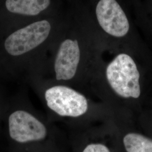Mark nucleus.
<instances>
[{
    "label": "nucleus",
    "mask_w": 152,
    "mask_h": 152,
    "mask_svg": "<svg viewBox=\"0 0 152 152\" xmlns=\"http://www.w3.org/2000/svg\"><path fill=\"white\" fill-rule=\"evenodd\" d=\"M45 98L49 108L61 116L77 117L85 114L88 109L86 98L64 86L49 88L45 92Z\"/></svg>",
    "instance_id": "2"
},
{
    "label": "nucleus",
    "mask_w": 152,
    "mask_h": 152,
    "mask_svg": "<svg viewBox=\"0 0 152 152\" xmlns=\"http://www.w3.org/2000/svg\"><path fill=\"white\" fill-rule=\"evenodd\" d=\"M124 144L127 152H152V140L139 134H127Z\"/></svg>",
    "instance_id": "8"
},
{
    "label": "nucleus",
    "mask_w": 152,
    "mask_h": 152,
    "mask_svg": "<svg viewBox=\"0 0 152 152\" xmlns=\"http://www.w3.org/2000/svg\"><path fill=\"white\" fill-rule=\"evenodd\" d=\"M51 28L50 23L44 20L16 31L6 39V51L12 56L27 53L44 42L49 36Z\"/></svg>",
    "instance_id": "3"
},
{
    "label": "nucleus",
    "mask_w": 152,
    "mask_h": 152,
    "mask_svg": "<svg viewBox=\"0 0 152 152\" xmlns=\"http://www.w3.org/2000/svg\"><path fill=\"white\" fill-rule=\"evenodd\" d=\"M106 76L110 87L120 96L135 99L140 96V74L129 55H118L108 65Z\"/></svg>",
    "instance_id": "1"
},
{
    "label": "nucleus",
    "mask_w": 152,
    "mask_h": 152,
    "mask_svg": "<svg viewBox=\"0 0 152 152\" xmlns=\"http://www.w3.org/2000/svg\"><path fill=\"white\" fill-rule=\"evenodd\" d=\"M80 59V50L77 40L67 39L61 45L55 61L56 79L68 81L76 75Z\"/></svg>",
    "instance_id": "6"
},
{
    "label": "nucleus",
    "mask_w": 152,
    "mask_h": 152,
    "mask_svg": "<svg viewBox=\"0 0 152 152\" xmlns=\"http://www.w3.org/2000/svg\"><path fill=\"white\" fill-rule=\"evenodd\" d=\"M50 2V0H6L5 5L12 13L34 16L46 10Z\"/></svg>",
    "instance_id": "7"
},
{
    "label": "nucleus",
    "mask_w": 152,
    "mask_h": 152,
    "mask_svg": "<svg viewBox=\"0 0 152 152\" xmlns=\"http://www.w3.org/2000/svg\"><path fill=\"white\" fill-rule=\"evenodd\" d=\"M9 127L11 138L21 143L42 140L47 134L45 125L24 110H17L10 115Z\"/></svg>",
    "instance_id": "4"
},
{
    "label": "nucleus",
    "mask_w": 152,
    "mask_h": 152,
    "mask_svg": "<svg viewBox=\"0 0 152 152\" xmlns=\"http://www.w3.org/2000/svg\"><path fill=\"white\" fill-rule=\"evenodd\" d=\"M82 152H110V151L103 144H91L88 145Z\"/></svg>",
    "instance_id": "9"
},
{
    "label": "nucleus",
    "mask_w": 152,
    "mask_h": 152,
    "mask_svg": "<svg viewBox=\"0 0 152 152\" xmlns=\"http://www.w3.org/2000/svg\"><path fill=\"white\" fill-rule=\"evenodd\" d=\"M96 14L100 26L109 34L121 37L129 32V20L115 0H100L96 6Z\"/></svg>",
    "instance_id": "5"
}]
</instances>
